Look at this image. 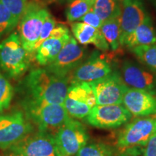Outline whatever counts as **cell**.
Returning <instances> with one entry per match:
<instances>
[{"mask_svg":"<svg viewBox=\"0 0 156 156\" xmlns=\"http://www.w3.org/2000/svg\"><path fill=\"white\" fill-rule=\"evenodd\" d=\"M85 57V48L71 36L55 59L46 67V69L57 77L69 78L74 70L83 63Z\"/></svg>","mask_w":156,"mask_h":156,"instance_id":"cell-10","label":"cell"},{"mask_svg":"<svg viewBox=\"0 0 156 156\" xmlns=\"http://www.w3.org/2000/svg\"><path fill=\"white\" fill-rule=\"evenodd\" d=\"M17 25L10 12L0 2V39L12 30Z\"/></svg>","mask_w":156,"mask_h":156,"instance_id":"cell-26","label":"cell"},{"mask_svg":"<svg viewBox=\"0 0 156 156\" xmlns=\"http://www.w3.org/2000/svg\"><path fill=\"white\" fill-rule=\"evenodd\" d=\"M55 140L64 156H73L87 144L89 136L85 126L69 117L56 134Z\"/></svg>","mask_w":156,"mask_h":156,"instance_id":"cell-8","label":"cell"},{"mask_svg":"<svg viewBox=\"0 0 156 156\" xmlns=\"http://www.w3.org/2000/svg\"><path fill=\"white\" fill-rule=\"evenodd\" d=\"M142 148H132L124 151H117L114 156H140L142 155Z\"/></svg>","mask_w":156,"mask_h":156,"instance_id":"cell-31","label":"cell"},{"mask_svg":"<svg viewBox=\"0 0 156 156\" xmlns=\"http://www.w3.org/2000/svg\"><path fill=\"white\" fill-rule=\"evenodd\" d=\"M121 77L129 88L142 90L156 95V74L148 68L126 60L122 66Z\"/></svg>","mask_w":156,"mask_h":156,"instance_id":"cell-13","label":"cell"},{"mask_svg":"<svg viewBox=\"0 0 156 156\" xmlns=\"http://www.w3.org/2000/svg\"><path fill=\"white\" fill-rule=\"evenodd\" d=\"M55 27H56L55 20L54 19V17H52L49 13L44 21L41 32V34H40V37H39L38 42H37V44L36 45L35 50L36 51L38 46H40V45L44 41H46V39L49 38L52 30H54V28H55Z\"/></svg>","mask_w":156,"mask_h":156,"instance_id":"cell-28","label":"cell"},{"mask_svg":"<svg viewBox=\"0 0 156 156\" xmlns=\"http://www.w3.org/2000/svg\"><path fill=\"white\" fill-rule=\"evenodd\" d=\"M63 105L72 118L81 119L87 117L97 105L94 92L90 84L70 83Z\"/></svg>","mask_w":156,"mask_h":156,"instance_id":"cell-7","label":"cell"},{"mask_svg":"<svg viewBox=\"0 0 156 156\" xmlns=\"http://www.w3.org/2000/svg\"><path fill=\"white\" fill-rule=\"evenodd\" d=\"M147 16L141 0H122L120 15V46Z\"/></svg>","mask_w":156,"mask_h":156,"instance_id":"cell-15","label":"cell"},{"mask_svg":"<svg viewBox=\"0 0 156 156\" xmlns=\"http://www.w3.org/2000/svg\"><path fill=\"white\" fill-rule=\"evenodd\" d=\"M141 155H140V156H141Z\"/></svg>","mask_w":156,"mask_h":156,"instance_id":"cell-34","label":"cell"},{"mask_svg":"<svg viewBox=\"0 0 156 156\" xmlns=\"http://www.w3.org/2000/svg\"><path fill=\"white\" fill-rule=\"evenodd\" d=\"M122 104L135 116L156 114V95L134 88H129L123 98Z\"/></svg>","mask_w":156,"mask_h":156,"instance_id":"cell-16","label":"cell"},{"mask_svg":"<svg viewBox=\"0 0 156 156\" xmlns=\"http://www.w3.org/2000/svg\"><path fill=\"white\" fill-rule=\"evenodd\" d=\"M113 72L109 60L98 56H92L74 70L69 75V80L70 83H90L107 77Z\"/></svg>","mask_w":156,"mask_h":156,"instance_id":"cell-14","label":"cell"},{"mask_svg":"<svg viewBox=\"0 0 156 156\" xmlns=\"http://www.w3.org/2000/svg\"><path fill=\"white\" fill-rule=\"evenodd\" d=\"M132 114L123 104L96 105L87 116V122L100 129H114L127 123Z\"/></svg>","mask_w":156,"mask_h":156,"instance_id":"cell-11","label":"cell"},{"mask_svg":"<svg viewBox=\"0 0 156 156\" xmlns=\"http://www.w3.org/2000/svg\"><path fill=\"white\" fill-rule=\"evenodd\" d=\"M0 2L10 12L18 24L28 3L27 0H0Z\"/></svg>","mask_w":156,"mask_h":156,"instance_id":"cell-27","label":"cell"},{"mask_svg":"<svg viewBox=\"0 0 156 156\" xmlns=\"http://www.w3.org/2000/svg\"><path fill=\"white\" fill-rule=\"evenodd\" d=\"M71 30L77 41L83 46L93 44L98 49L107 51L109 49L108 43L101 34L100 29L76 21L71 24Z\"/></svg>","mask_w":156,"mask_h":156,"instance_id":"cell-17","label":"cell"},{"mask_svg":"<svg viewBox=\"0 0 156 156\" xmlns=\"http://www.w3.org/2000/svg\"><path fill=\"white\" fill-rule=\"evenodd\" d=\"M78 21L84 23H86V24L90 25V26L94 27V28L98 29H100L101 25L103 24V21L101 20L100 17L98 16L96 13L93 11V8Z\"/></svg>","mask_w":156,"mask_h":156,"instance_id":"cell-29","label":"cell"},{"mask_svg":"<svg viewBox=\"0 0 156 156\" xmlns=\"http://www.w3.org/2000/svg\"><path fill=\"white\" fill-rule=\"evenodd\" d=\"M32 131L30 122L22 112L0 115V149H8Z\"/></svg>","mask_w":156,"mask_h":156,"instance_id":"cell-9","label":"cell"},{"mask_svg":"<svg viewBox=\"0 0 156 156\" xmlns=\"http://www.w3.org/2000/svg\"><path fill=\"white\" fill-rule=\"evenodd\" d=\"M89 84L94 92L97 105L122 104L124 94L129 88L121 75L115 71L103 79Z\"/></svg>","mask_w":156,"mask_h":156,"instance_id":"cell-12","label":"cell"},{"mask_svg":"<svg viewBox=\"0 0 156 156\" xmlns=\"http://www.w3.org/2000/svg\"><path fill=\"white\" fill-rule=\"evenodd\" d=\"M116 149L103 142L86 144L78 152L77 156H114Z\"/></svg>","mask_w":156,"mask_h":156,"instance_id":"cell-24","label":"cell"},{"mask_svg":"<svg viewBox=\"0 0 156 156\" xmlns=\"http://www.w3.org/2000/svg\"><path fill=\"white\" fill-rule=\"evenodd\" d=\"M68 77H59L46 69H33L20 85L22 105L63 104L70 84Z\"/></svg>","mask_w":156,"mask_h":156,"instance_id":"cell-1","label":"cell"},{"mask_svg":"<svg viewBox=\"0 0 156 156\" xmlns=\"http://www.w3.org/2000/svg\"><path fill=\"white\" fill-rule=\"evenodd\" d=\"M49 1H52V0H49Z\"/></svg>","mask_w":156,"mask_h":156,"instance_id":"cell-33","label":"cell"},{"mask_svg":"<svg viewBox=\"0 0 156 156\" xmlns=\"http://www.w3.org/2000/svg\"><path fill=\"white\" fill-rule=\"evenodd\" d=\"M155 132L156 114L138 117L120 131L116 140L117 150L124 151L144 147Z\"/></svg>","mask_w":156,"mask_h":156,"instance_id":"cell-5","label":"cell"},{"mask_svg":"<svg viewBox=\"0 0 156 156\" xmlns=\"http://www.w3.org/2000/svg\"><path fill=\"white\" fill-rule=\"evenodd\" d=\"M14 95V89L8 80L0 73V112L7 109Z\"/></svg>","mask_w":156,"mask_h":156,"instance_id":"cell-25","label":"cell"},{"mask_svg":"<svg viewBox=\"0 0 156 156\" xmlns=\"http://www.w3.org/2000/svg\"><path fill=\"white\" fill-rule=\"evenodd\" d=\"M49 12L38 2L30 1L18 23V34L23 47L31 54L36 52L35 47L38 42L43 25Z\"/></svg>","mask_w":156,"mask_h":156,"instance_id":"cell-3","label":"cell"},{"mask_svg":"<svg viewBox=\"0 0 156 156\" xmlns=\"http://www.w3.org/2000/svg\"><path fill=\"white\" fill-rule=\"evenodd\" d=\"M122 2L120 0H95L93 9L103 22L120 16Z\"/></svg>","mask_w":156,"mask_h":156,"instance_id":"cell-21","label":"cell"},{"mask_svg":"<svg viewBox=\"0 0 156 156\" xmlns=\"http://www.w3.org/2000/svg\"><path fill=\"white\" fill-rule=\"evenodd\" d=\"M131 50L140 62L156 74V44L151 46H137Z\"/></svg>","mask_w":156,"mask_h":156,"instance_id":"cell-23","label":"cell"},{"mask_svg":"<svg viewBox=\"0 0 156 156\" xmlns=\"http://www.w3.org/2000/svg\"><path fill=\"white\" fill-rule=\"evenodd\" d=\"M95 0H73L65 10L67 20L70 23L78 21L93 8Z\"/></svg>","mask_w":156,"mask_h":156,"instance_id":"cell-22","label":"cell"},{"mask_svg":"<svg viewBox=\"0 0 156 156\" xmlns=\"http://www.w3.org/2000/svg\"><path fill=\"white\" fill-rule=\"evenodd\" d=\"M7 151L8 156H64L55 136L40 131L29 134Z\"/></svg>","mask_w":156,"mask_h":156,"instance_id":"cell-6","label":"cell"},{"mask_svg":"<svg viewBox=\"0 0 156 156\" xmlns=\"http://www.w3.org/2000/svg\"><path fill=\"white\" fill-rule=\"evenodd\" d=\"M72 1H73V0H58L60 3H69Z\"/></svg>","mask_w":156,"mask_h":156,"instance_id":"cell-32","label":"cell"},{"mask_svg":"<svg viewBox=\"0 0 156 156\" xmlns=\"http://www.w3.org/2000/svg\"><path fill=\"white\" fill-rule=\"evenodd\" d=\"M100 30L112 50L120 46V16L113 17L103 22Z\"/></svg>","mask_w":156,"mask_h":156,"instance_id":"cell-20","label":"cell"},{"mask_svg":"<svg viewBox=\"0 0 156 156\" xmlns=\"http://www.w3.org/2000/svg\"><path fill=\"white\" fill-rule=\"evenodd\" d=\"M32 55L23 47L18 33L0 42V67L10 77H18L28 70Z\"/></svg>","mask_w":156,"mask_h":156,"instance_id":"cell-2","label":"cell"},{"mask_svg":"<svg viewBox=\"0 0 156 156\" xmlns=\"http://www.w3.org/2000/svg\"><path fill=\"white\" fill-rule=\"evenodd\" d=\"M156 44V30L151 17H145L143 22L126 38L123 46L132 48L137 46H151Z\"/></svg>","mask_w":156,"mask_h":156,"instance_id":"cell-18","label":"cell"},{"mask_svg":"<svg viewBox=\"0 0 156 156\" xmlns=\"http://www.w3.org/2000/svg\"><path fill=\"white\" fill-rule=\"evenodd\" d=\"M72 36L64 38H49L44 41L37 48L35 52V57L41 66L47 67L55 59L56 56L69 41Z\"/></svg>","mask_w":156,"mask_h":156,"instance_id":"cell-19","label":"cell"},{"mask_svg":"<svg viewBox=\"0 0 156 156\" xmlns=\"http://www.w3.org/2000/svg\"><path fill=\"white\" fill-rule=\"evenodd\" d=\"M26 118L38 126L39 131L55 136L69 116L63 104L22 105Z\"/></svg>","mask_w":156,"mask_h":156,"instance_id":"cell-4","label":"cell"},{"mask_svg":"<svg viewBox=\"0 0 156 156\" xmlns=\"http://www.w3.org/2000/svg\"><path fill=\"white\" fill-rule=\"evenodd\" d=\"M141 156H156V132L142 148Z\"/></svg>","mask_w":156,"mask_h":156,"instance_id":"cell-30","label":"cell"}]
</instances>
